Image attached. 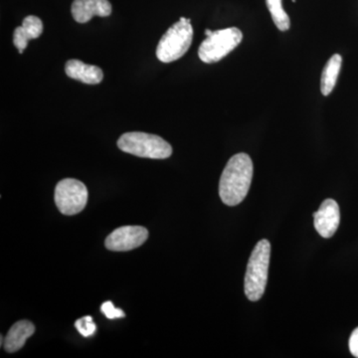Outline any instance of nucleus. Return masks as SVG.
Here are the masks:
<instances>
[{
    "mask_svg": "<svg viewBox=\"0 0 358 358\" xmlns=\"http://www.w3.org/2000/svg\"><path fill=\"white\" fill-rule=\"evenodd\" d=\"M270 257V242L266 239L261 240L252 251L245 275V294L251 301L260 300L265 293Z\"/></svg>",
    "mask_w": 358,
    "mask_h": 358,
    "instance_id": "obj_2",
    "label": "nucleus"
},
{
    "mask_svg": "<svg viewBox=\"0 0 358 358\" xmlns=\"http://www.w3.org/2000/svg\"><path fill=\"white\" fill-rule=\"evenodd\" d=\"M35 333V327L29 320H20L14 324L6 334L4 348L7 352H18L24 346L26 341Z\"/></svg>",
    "mask_w": 358,
    "mask_h": 358,
    "instance_id": "obj_12",
    "label": "nucleus"
},
{
    "mask_svg": "<svg viewBox=\"0 0 358 358\" xmlns=\"http://www.w3.org/2000/svg\"><path fill=\"white\" fill-rule=\"evenodd\" d=\"M56 206L64 215H76L83 211L88 202V189L86 185L74 178H65L56 185Z\"/></svg>",
    "mask_w": 358,
    "mask_h": 358,
    "instance_id": "obj_6",
    "label": "nucleus"
},
{
    "mask_svg": "<svg viewBox=\"0 0 358 358\" xmlns=\"http://www.w3.org/2000/svg\"><path fill=\"white\" fill-rule=\"evenodd\" d=\"M268 11L278 29L287 31L291 27V21L282 6V0H266Z\"/></svg>",
    "mask_w": 358,
    "mask_h": 358,
    "instance_id": "obj_14",
    "label": "nucleus"
},
{
    "mask_svg": "<svg viewBox=\"0 0 358 358\" xmlns=\"http://www.w3.org/2000/svg\"><path fill=\"white\" fill-rule=\"evenodd\" d=\"M117 147L127 154L145 159H164L173 155V148L164 138L141 131L122 134Z\"/></svg>",
    "mask_w": 358,
    "mask_h": 358,
    "instance_id": "obj_3",
    "label": "nucleus"
},
{
    "mask_svg": "<svg viewBox=\"0 0 358 358\" xmlns=\"http://www.w3.org/2000/svg\"><path fill=\"white\" fill-rule=\"evenodd\" d=\"M43 32V23L37 16L29 15L23 20L22 26L16 28L13 33V44L20 54L27 47L31 39L38 38Z\"/></svg>",
    "mask_w": 358,
    "mask_h": 358,
    "instance_id": "obj_11",
    "label": "nucleus"
},
{
    "mask_svg": "<svg viewBox=\"0 0 358 358\" xmlns=\"http://www.w3.org/2000/svg\"><path fill=\"white\" fill-rule=\"evenodd\" d=\"M350 350L355 357L358 358V327L352 331L350 338Z\"/></svg>",
    "mask_w": 358,
    "mask_h": 358,
    "instance_id": "obj_17",
    "label": "nucleus"
},
{
    "mask_svg": "<svg viewBox=\"0 0 358 358\" xmlns=\"http://www.w3.org/2000/svg\"><path fill=\"white\" fill-rule=\"evenodd\" d=\"M192 20L181 17L171 26L160 39L157 48V56L164 63L178 60L189 49L193 39Z\"/></svg>",
    "mask_w": 358,
    "mask_h": 358,
    "instance_id": "obj_4",
    "label": "nucleus"
},
{
    "mask_svg": "<svg viewBox=\"0 0 358 358\" xmlns=\"http://www.w3.org/2000/svg\"><path fill=\"white\" fill-rule=\"evenodd\" d=\"M101 310L108 319L115 320L121 319V317H126L124 313L122 312L121 308H117L113 305L112 301H105L102 306H101Z\"/></svg>",
    "mask_w": 358,
    "mask_h": 358,
    "instance_id": "obj_16",
    "label": "nucleus"
},
{
    "mask_svg": "<svg viewBox=\"0 0 358 358\" xmlns=\"http://www.w3.org/2000/svg\"><path fill=\"white\" fill-rule=\"evenodd\" d=\"M65 72L68 77L85 84H100L103 78V71L98 66L85 64L76 59L66 63Z\"/></svg>",
    "mask_w": 358,
    "mask_h": 358,
    "instance_id": "obj_10",
    "label": "nucleus"
},
{
    "mask_svg": "<svg viewBox=\"0 0 358 358\" xmlns=\"http://www.w3.org/2000/svg\"><path fill=\"white\" fill-rule=\"evenodd\" d=\"M341 223V211L336 200L326 199L313 213V225L320 236L331 238Z\"/></svg>",
    "mask_w": 358,
    "mask_h": 358,
    "instance_id": "obj_8",
    "label": "nucleus"
},
{
    "mask_svg": "<svg viewBox=\"0 0 358 358\" xmlns=\"http://www.w3.org/2000/svg\"><path fill=\"white\" fill-rule=\"evenodd\" d=\"M341 63H343V58L339 54H334L327 61L324 71H322V81H320V90H322V95L329 96L333 92L336 81H338L339 72H341Z\"/></svg>",
    "mask_w": 358,
    "mask_h": 358,
    "instance_id": "obj_13",
    "label": "nucleus"
},
{
    "mask_svg": "<svg viewBox=\"0 0 358 358\" xmlns=\"http://www.w3.org/2000/svg\"><path fill=\"white\" fill-rule=\"evenodd\" d=\"M0 341H1V345H3V336H1V339H0Z\"/></svg>",
    "mask_w": 358,
    "mask_h": 358,
    "instance_id": "obj_19",
    "label": "nucleus"
},
{
    "mask_svg": "<svg viewBox=\"0 0 358 358\" xmlns=\"http://www.w3.org/2000/svg\"><path fill=\"white\" fill-rule=\"evenodd\" d=\"M253 162L248 155H233L224 169L219 182V195L223 203L236 206L248 194L253 178Z\"/></svg>",
    "mask_w": 358,
    "mask_h": 358,
    "instance_id": "obj_1",
    "label": "nucleus"
},
{
    "mask_svg": "<svg viewBox=\"0 0 358 358\" xmlns=\"http://www.w3.org/2000/svg\"><path fill=\"white\" fill-rule=\"evenodd\" d=\"M243 33L236 27L212 31L202 42L199 49V56L207 64L218 62L241 43Z\"/></svg>",
    "mask_w": 358,
    "mask_h": 358,
    "instance_id": "obj_5",
    "label": "nucleus"
},
{
    "mask_svg": "<svg viewBox=\"0 0 358 358\" xmlns=\"http://www.w3.org/2000/svg\"><path fill=\"white\" fill-rule=\"evenodd\" d=\"M71 11L73 18L78 23H87L94 16H110L112 13V4L109 0H74Z\"/></svg>",
    "mask_w": 358,
    "mask_h": 358,
    "instance_id": "obj_9",
    "label": "nucleus"
},
{
    "mask_svg": "<svg viewBox=\"0 0 358 358\" xmlns=\"http://www.w3.org/2000/svg\"><path fill=\"white\" fill-rule=\"evenodd\" d=\"M211 33H212L211 30H209V29L205 30V35H206V36H209V35H210Z\"/></svg>",
    "mask_w": 358,
    "mask_h": 358,
    "instance_id": "obj_18",
    "label": "nucleus"
},
{
    "mask_svg": "<svg viewBox=\"0 0 358 358\" xmlns=\"http://www.w3.org/2000/svg\"><path fill=\"white\" fill-rule=\"evenodd\" d=\"M148 238V231L143 226H122L110 233L105 246L110 251H131L141 247Z\"/></svg>",
    "mask_w": 358,
    "mask_h": 358,
    "instance_id": "obj_7",
    "label": "nucleus"
},
{
    "mask_svg": "<svg viewBox=\"0 0 358 358\" xmlns=\"http://www.w3.org/2000/svg\"><path fill=\"white\" fill-rule=\"evenodd\" d=\"M75 327H76L77 331H79L84 338L93 336L96 331V326L95 322H93V317H90V315L76 320V322H75Z\"/></svg>",
    "mask_w": 358,
    "mask_h": 358,
    "instance_id": "obj_15",
    "label": "nucleus"
}]
</instances>
